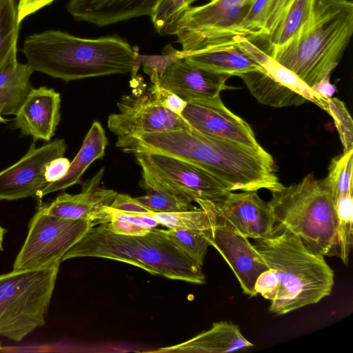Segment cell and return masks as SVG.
<instances>
[{
    "mask_svg": "<svg viewBox=\"0 0 353 353\" xmlns=\"http://www.w3.org/2000/svg\"><path fill=\"white\" fill-rule=\"evenodd\" d=\"M116 146L125 153H157L182 160L208 172L232 192L270 191L281 184L268 152L209 137L192 128L119 137Z\"/></svg>",
    "mask_w": 353,
    "mask_h": 353,
    "instance_id": "cell-1",
    "label": "cell"
},
{
    "mask_svg": "<svg viewBox=\"0 0 353 353\" xmlns=\"http://www.w3.org/2000/svg\"><path fill=\"white\" fill-rule=\"evenodd\" d=\"M253 245L268 268L255 290L270 302V312L283 315L331 294L334 274L324 256L311 253L289 231L274 230L271 236L254 239Z\"/></svg>",
    "mask_w": 353,
    "mask_h": 353,
    "instance_id": "cell-2",
    "label": "cell"
},
{
    "mask_svg": "<svg viewBox=\"0 0 353 353\" xmlns=\"http://www.w3.org/2000/svg\"><path fill=\"white\" fill-rule=\"evenodd\" d=\"M33 70L65 81L137 74L139 49L117 35L85 39L48 30L28 36L21 49Z\"/></svg>",
    "mask_w": 353,
    "mask_h": 353,
    "instance_id": "cell-3",
    "label": "cell"
},
{
    "mask_svg": "<svg viewBox=\"0 0 353 353\" xmlns=\"http://www.w3.org/2000/svg\"><path fill=\"white\" fill-rule=\"evenodd\" d=\"M77 257H99L125 262L152 274L203 284L202 267L182 252L165 234L152 228L141 236L114 233L107 223L91 226L63 256L62 261Z\"/></svg>",
    "mask_w": 353,
    "mask_h": 353,
    "instance_id": "cell-4",
    "label": "cell"
},
{
    "mask_svg": "<svg viewBox=\"0 0 353 353\" xmlns=\"http://www.w3.org/2000/svg\"><path fill=\"white\" fill-rule=\"evenodd\" d=\"M270 192L273 230L289 231L314 254L333 256L338 219L326 179L308 174L297 183L281 184Z\"/></svg>",
    "mask_w": 353,
    "mask_h": 353,
    "instance_id": "cell-5",
    "label": "cell"
},
{
    "mask_svg": "<svg viewBox=\"0 0 353 353\" xmlns=\"http://www.w3.org/2000/svg\"><path fill=\"white\" fill-rule=\"evenodd\" d=\"M353 32V3L317 5L314 19L296 39L269 54L311 88L330 77Z\"/></svg>",
    "mask_w": 353,
    "mask_h": 353,
    "instance_id": "cell-6",
    "label": "cell"
},
{
    "mask_svg": "<svg viewBox=\"0 0 353 353\" xmlns=\"http://www.w3.org/2000/svg\"><path fill=\"white\" fill-rule=\"evenodd\" d=\"M59 265L0 275V336L19 342L46 324Z\"/></svg>",
    "mask_w": 353,
    "mask_h": 353,
    "instance_id": "cell-7",
    "label": "cell"
},
{
    "mask_svg": "<svg viewBox=\"0 0 353 353\" xmlns=\"http://www.w3.org/2000/svg\"><path fill=\"white\" fill-rule=\"evenodd\" d=\"M253 0H212L190 6L177 22L175 35L185 57L208 50L234 45V32Z\"/></svg>",
    "mask_w": 353,
    "mask_h": 353,
    "instance_id": "cell-8",
    "label": "cell"
},
{
    "mask_svg": "<svg viewBox=\"0 0 353 353\" xmlns=\"http://www.w3.org/2000/svg\"><path fill=\"white\" fill-rule=\"evenodd\" d=\"M93 226L89 221L47 214L41 206L30 221L28 233L13 270L60 265L63 255Z\"/></svg>",
    "mask_w": 353,
    "mask_h": 353,
    "instance_id": "cell-9",
    "label": "cell"
},
{
    "mask_svg": "<svg viewBox=\"0 0 353 353\" xmlns=\"http://www.w3.org/2000/svg\"><path fill=\"white\" fill-rule=\"evenodd\" d=\"M134 155L141 171L197 203L215 204L232 192L208 172L182 160L157 153Z\"/></svg>",
    "mask_w": 353,
    "mask_h": 353,
    "instance_id": "cell-10",
    "label": "cell"
},
{
    "mask_svg": "<svg viewBox=\"0 0 353 353\" xmlns=\"http://www.w3.org/2000/svg\"><path fill=\"white\" fill-rule=\"evenodd\" d=\"M117 107L119 112L110 114L107 123L118 137L191 128L181 116L157 104L148 93L123 96Z\"/></svg>",
    "mask_w": 353,
    "mask_h": 353,
    "instance_id": "cell-11",
    "label": "cell"
},
{
    "mask_svg": "<svg viewBox=\"0 0 353 353\" xmlns=\"http://www.w3.org/2000/svg\"><path fill=\"white\" fill-rule=\"evenodd\" d=\"M181 116L192 129L203 134L265 151L250 125L228 110L220 95L188 101Z\"/></svg>",
    "mask_w": 353,
    "mask_h": 353,
    "instance_id": "cell-12",
    "label": "cell"
},
{
    "mask_svg": "<svg viewBox=\"0 0 353 353\" xmlns=\"http://www.w3.org/2000/svg\"><path fill=\"white\" fill-rule=\"evenodd\" d=\"M204 234L210 245L221 254L234 272L243 292L251 297L256 296V282L268 268L254 245L230 223L219 217L216 223Z\"/></svg>",
    "mask_w": 353,
    "mask_h": 353,
    "instance_id": "cell-13",
    "label": "cell"
},
{
    "mask_svg": "<svg viewBox=\"0 0 353 353\" xmlns=\"http://www.w3.org/2000/svg\"><path fill=\"white\" fill-rule=\"evenodd\" d=\"M66 150L64 139H57L39 148L34 141L19 161L0 172V200L37 196L48 185L44 175L47 165L63 157Z\"/></svg>",
    "mask_w": 353,
    "mask_h": 353,
    "instance_id": "cell-14",
    "label": "cell"
},
{
    "mask_svg": "<svg viewBox=\"0 0 353 353\" xmlns=\"http://www.w3.org/2000/svg\"><path fill=\"white\" fill-rule=\"evenodd\" d=\"M198 204L210 208L217 217L228 221L248 239H264L272 234L274 219L272 210L257 191L230 192L215 204Z\"/></svg>",
    "mask_w": 353,
    "mask_h": 353,
    "instance_id": "cell-15",
    "label": "cell"
},
{
    "mask_svg": "<svg viewBox=\"0 0 353 353\" xmlns=\"http://www.w3.org/2000/svg\"><path fill=\"white\" fill-rule=\"evenodd\" d=\"M103 173L104 169H100L86 181L79 194L59 195L50 204L43 205L44 211L61 218L89 221L93 225L109 223L110 206L117 192L100 187Z\"/></svg>",
    "mask_w": 353,
    "mask_h": 353,
    "instance_id": "cell-16",
    "label": "cell"
},
{
    "mask_svg": "<svg viewBox=\"0 0 353 353\" xmlns=\"http://www.w3.org/2000/svg\"><path fill=\"white\" fill-rule=\"evenodd\" d=\"M230 77L195 66L183 58L167 69L159 84L188 102L214 97L223 90L236 88L226 84Z\"/></svg>",
    "mask_w": 353,
    "mask_h": 353,
    "instance_id": "cell-17",
    "label": "cell"
},
{
    "mask_svg": "<svg viewBox=\"0 0 353 353\" xmlns=\"http://www.w3.org/2000/svg\"><path fill=\"white\" fill-rule=\"evenodd\" d=\"M61 95L52 88H32L15 114V127L36 142L50 141L59 123Z\"/></svg>",
    "mask_w": 353,
    "mask_h": 353,
    "instance_id": "cell-18",
    "label": "cell"
},
{
    "mask_svg": "<svg viewBox=\"0 0 353 353\" xmlns=\"http://www.w3.org/2000/svg\"><path fill=\"white\" fill-rule=\"evenodd\" d=\"M158 0H70L68 12L77 21L103 27L141 16H151Z\"/></svg>",
    "mask_w": 353,
    "mask_h": 353,
    "instance_id": "cell-19",
    "label": "cell"
},
{
    "mask_svg": "<svg viewBox=\"0 0 353 353\" xmlns=\"http://www.w3.org/2000/svg\"><path fill=\"white\" fill-rule=\"evenodd\" d=\"M254 345L241 334L237 325L228 321L214 323L212 327L179 344L153 352L180 353H225L245 350Z\"/></svg>",
    "mask_w": 353,
    "mask_h": 353,
    "instance_id": "cell-20",
    "label": "cell"
},
{
    "mask_svg": "<svg viewBox=\"0 0 353 353\" xmlns=\"http://www.w3.org/2000/svg\"><path fill=\"white\" fill-rule=\"evenodd\" d=\"M108 144V138L101 124L94 121L86 134L78 153L70 162L69 170L61 179L48 184L41 190L37 197L41 199L48 194L64 190L80 183L82 175L96 160L102 159Z\"/></svg>",
    "mask_w": 353,
    "mask_h": 353,
    "instance_id": "cell-21",
    "label": "cell"
},
{
    "mask_svg": "<svg viewBox=\"0 0 353 353\" xmlns=\"http://www.w3.org/2000/svg\"><path fill=\"white\" fill-rule=\"evenodd\" d=\"M316 9L315 0H294L263 41L267 45L263 50L269 54L299 37L312 23Z\"/></svg>",
    "mask_w": 353,
    "mask_h": 353,
    "instance_id": "cell-22",
    "label": "cell"
},
{
    "mask_svg": "<svg viewBox=\"0 0 353 353\" xmlns=\"http://www.w3.org/2000/svg\"><path fill=\"white\" fill-rule=\"evenodd\" d=\"M184 59L199 68L230 77H240L255 70L265 72L259 64L234 45L191 54Z\"/></svg>",
    "mask_w": 353,
    "mask_h": 353,
    "instance_id": "cell-23",
    "label": "cell"
},
{
    "mask_svg": "<svg viewBox=\"0 0 353 353\" xmlns=\"http://www.w3.org/2000/svg\"><path fill=\"white\" fill-rule=\"evenodd\" d=\"M293 1L253 0L234 37L242 36L252 42L264 41Z\"/></svg>",
    "mask_w": 353,
    "mask_h": 353,
    "instance_id": "cell-24",
    "label": "cell"
},
{
    "mask_svg": "<svg viewBox=\"0 0 353 353\" xmlns=\"http://www.w3.org/2000/svg\"><path fill=\"white\" fill-rule=\"evenodd\" d=\"M234 46L259 64L274 80L320 106V98L309 86L254 43L242 36L234 37Z\"/></svg>",
    "mask_w": 353,
    "mask_h": 353,
    "instance_id": "cell-25",
    "label": "cell"
},
{
    "mask_svg": "<svg viewBox=\"0 0 353 353\" xmlns=\"http://www.w3.org/2000/svg\"><path fill=\"white\" fill-rule=\"evenodd\" d=\"M33 70L17 60L0 70V114L15 115L33 88Z\"/></svg>",
    "mask_w": 353,
    "mask_h": 353,
    "instance_id": "cell-26",
    "label": "cell"
},
{
    "mask_svg": "<svg viewBox=\"0 0 353 353\" xmlns=\"http://www.w3.org/2000/svg\"><path fill=\"white\" fill-rule=\"evenodd\" d=\"M240 77L252 94L264 105L282 108L300 105L307 101L299 93L274 80L265 72L251 71Z\"/></svg>",
    "mask_w": 353,
    "mask_h": 353,
    "instance_id": "cell-27",
    "label": "cell"
},
{
    "mask_svg": "<svg viewBox=\"0 0 353 353\" xmlns=\"http://www.w3.org/2000/svg\"><path fill=\"white\" fill-rule=\"evenodd\" d=\"M141 174L140 185L146 194L136 199L150 211L176 212L196 208L188 196L166 187L145 172L141 171Z\"/></svg>",
    "mask_w": 353,
    "mask_h": 353,
    "instance_id": "cell-28",
    "label": "cell"
},
{
    "mask_svg": "<svg viewBox=\"0 0 353 353\" xmlns=\"http://www.w3.org/2000/svg\"><path fill=\"white\" fill-rule=\"evenodd\" d=\"M20 23L16 0H0V70L17 60Z\"/></svg>",
    "mask_w": 353,
    "mask_h": 353,
    "instance_id": "cell-29",
    "label": "cell"
},
{
    "mask_svg": "<svg viewBox=\"0 0 353 353\" xmlns=\"http://www.w3.org/2000/svg\"><path fill=\"white\" fill-rule=\"evenodd\" d=\"M150 214L159 223L169 228H181L205 231L217 222V216L207 206L176 212H150Z\"/></svg>",
    "mask_w": 353,
    "mask_h": 353,
    "instance_id": "cell-30",
    "label": "cell"
},
{
    "mask_svg": "<svg viewBox=\"0 0 353 353\" xmlns=\"http://www.w3.org/2000/svg\"><path fill=\"white\" fill-rule=\"evenodd\" d=\"M352 192L339 196L335 201L337 214L336 242L333 256L339 257L347 265L353 245V199Z\"/></svg>",
    "mask_w": 353,
    "mask_h": 353,
    "instance_id": "cell-31",
    "label": "cell"
},
{
    "mask_svg": "<svg viewBox=\"0 0 353 353\" xmlns=\"http://www.w3.org/2000/svg\"><path fill=\"white\" fill-rule=\"evenodd\" d=\"M167 237L197 265L202 267L208 246L204 231L174 228L163 230Z\"/></svg>",
    "mask_w": 353,
    "mask_h": 353,
    "instance_id": "cell-32",
    "label": "cell"
},
{
    "mask_svg": "<svg viewBox=\"0 0 353 353\" xmlns=\"http://www.w3.org/2000/svg\"><path fill=\"white\" fill-rule=\"evenodd\" d=\"M111 212L110 221L107 224L110 230L116 234L141 236L159 225L150 212H124L112 208Z\"/></svg>",
    "mask_w": 353,
    "mask_h": 353,
    "instance_id": "cell-33",
    "label": "cell"
},
{
    "mask_svg": "<svg viewBox=\"0 0 353 353\" xmlns=\"http://www.w3.org/2000/svg\"><path fill=\"white\" fill-rule=\"evenodd\" d=\"M352 164L353 150L343 152L331 160L325 179L334 203L339 196L353 191Z\"/></svg>",
    "mask_w": 353,
    "mask_h": 353,
    "instance_id": "cell-34",
    "label": "cell"
},
{
    "mask_svg": "<svg viewBox=\"0 0 353 353\" xmlns=\"http://www.w3.org/2000/svg\"><path fill=\"white\" fill-rule=\"evenodd\" d=\"M191 4L192 0H158L150 16L158 33L175 35L178 21Z\"/></svg>",
    "mask_w": 353,
    "mask_h": 353,
    "instance_id": "cell-35",
    "label": "cell"
},
{
    "mask_svg": "<svg viewBox=\"0 0 353 353\" xmlns=\"http://www.w3.org/2000/svg\"><path fill=\"white\" fill-rule=\"evenodd\" d=\"M320 101V108L333 118L343 153L353 150V122L344 103L335 97L321 99Z\"/></svg>",
    "mask_w": 353,
    "mask_h": 353,
    "instance_id": "cell-36",
    "label": "cell"
},
{
    "mask_svg": "<svg viewBox=\"0 0 353 353\" xmlns=\"http://www.w3.org/2000/svg\"><path fill=\"white\" fill-rule=\"evenodd\" d=\"M160 55H137V61L144 72L149 75L152 84H159L167 69L176 61L185 58L182 50L174 48L170 44L163 49Z\"/></svg>",
    "mask_w": 353,
    "mask_h": 353,
    "instance_id": "cell-37",
    "label": "cell"
},
{
    "mask_svg": "<svg viewBox=\"0 0 353 353\" xmlns=\"http://www.w3.org/2000/svg\"><path fill=\"white\" fill-rule=\"evenodd\" d=\"M148 94L157 104L179 116L181 115L187 103L174 93L161 87L160 84H152Z\"/></svg>",
    "mask_w": 353,
    "mask_h": 353,
    "instance_id": "cell-38",
    "label": "cell"
},
{
    "mask_svg": "<svg viewBox=\"0 0 353 353\" xmlns=\"http://www.w3.org/2000/svg\"><path fill=\"white\" fill-rule=\"evenodd\" d=\"M110 207L114 210L124 212L142 213L152 212L139 202L136 198L121 193L117 194Z\"/></svg>",
    "mask_w": 353,
    "mask_h": 353,
    "instance_id": "cell-39",
    "label": "cell"
},
{
    "mask_svg": "<svg viewBox=\"0 0 353 353\" xmlns=\"http://www.w3.org/2000/svg\"><path fill=\"white\" fill-rule=\"evenodd\" d=\"M70 161L68 159L61 157L52 160L46 166L45 179L48 184L61 179L67 174Z\"/></svg>",
    "mask_w": 353,
    "mask_h": 353,
    "instance_id": "cell-40",
    "label": "cell"
},
{
    "mask_svg": "<svg viewBox=\"0 0 353 353\" xmlns=\"http://www.w3.org/2000/svg\"><path fill=\"white\" fill-rule=\"evenodd\" d=\"M54 0H18L17 18L18 22L21 21L29 15L36 12L41 8L50 5Z\"/></svg>",
    "mask_w": 353,
    "mask_h": 353,
    "instance_id": "cell-41",
    "label": "cell"
},
{
    "mask_svg": "<svg viewBox=\"0 0 353 353\" xmlns=\"http://www.w3.org/2000/svg\"><path fill=\"white\" fill-rule=\"evenodd\" d=\"M330 77H326L314 84L310 88L321 99H330L336 92V88L330 83ZM321 103V102H320Z\"/></svg>",
    "mask_w": 353,
    "mask_h": 353,
    "instance_id": "cell-42",
    "label": "cell"
},
{
    "mask_svg": "<svg viewBox=\"0 0 353 353\" xmlns=\"http://www.w3.org/2000/svg\"><path fill=\"white\" fill-rule=\"evenodd\" d=\"M6 232V230L0 225V252L3 250V239Z\"/></svg>",
    "mask_w": 353,
    "mask_h": 353,
    "instance_id": "cell-43",
    "label": "cell"
},
{
    "mask_svg": "<svg viewBox=\"0 0 353 353\" xmlns=\"http://www.w3.org/2000/svg\"><path fill=\"white\" fill-rule=\"evenodd\" d=\"M347 0H321L320 5L321 6H326L330 3H336V2H341Z\"/></svg>",
    "mask_w": 353,
    "mask_h": 353,
    "instance_id": "cell-44",
    "label": "cell"
},
{
    "mask_svg": "<svg viewBox=\"0 0 353 353\" xmlns=\"http://www.w3.org/2000/svg\"><path fill=\"white\" fill-rule=\"evenodd\" d=\"M8 121V120H6V119H4L3 117V115L1 114H0V122L1 123H6Z\"/></svg>",
    "mask_w": 353,
    "mask_h": 353,
    "instance_id": "cell-45",
    "label": "cell"
},
{
    "mask_svg": "<svg viewBox=\"0 0 353 353\" xmlns=\"http://www.w3.org/2000/svg\"><path fill=\"white\" fill-rule=\"evenodd\" d=\"M315 1H316V3H317V4L320 5V1H321V0H315Z\"/></svg>",
    "mask_w": 353,
    "mask_h": 353,
    "instance_id": "cell-46",
    "label": "cell"
},
{
    "mask_svg": "<svg viewBox=\"0 0 353 353\" xmlns=\"http://www.w3.org/2000/svg\"><path fill=\"white\" fill-rule=\"evenodd\" d=\"M196 1H198V0H192V3H194ZM209 1H212V0H209Z\"/></svg>",
    "mask_w": 353,
    "mask_h": 353,
    "instance_id": "cell-47",
    "label": "cell"
},
{
    "mask_svg": "<svg viewBox=\"0 0 353 353\" xmlns=\"http://www.w3.org/2000/svg\"><path fill=\"white\" fill-rule=\"evenodd\" d=\"M1 345H0V350H1Z\"/></svg>",
    "mask_w": 353,
    "mask_h": 353,
    "instance_id": "cell-48",
    "label": "cell"
}]
</instances>
